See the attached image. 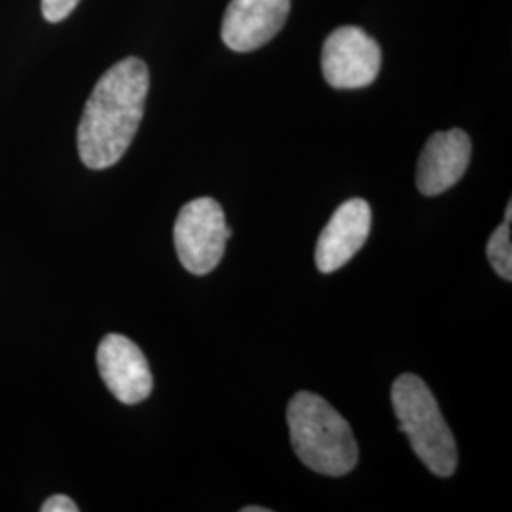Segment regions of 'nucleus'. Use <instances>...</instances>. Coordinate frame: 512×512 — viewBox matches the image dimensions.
<instances>
[{
  "mask_svg": "<svg viewBox=\"0 0 512 512\" xmlns=\"http://www.w3.org/2000/svg\"><path fill=\"white\" fill-rule=\"evenodd\" d=\"M80 0H42V16L50 23H59L73 14Z\"/></svg>",
  "mask_w": 512,
  "mask_h": 512,
  "instance_id": "9b49d317",
  "label": "nucleus"
},
{
  "mask_svg": "<svg viewBox=\"0 0 512 512\" xmlns=\"http://www.w3.org/2000/svg\"><path fill=\"white\" fill-rule=\"evenodd\" d=\"M175 249L184 270L205 275L219 266L232 228L224 211L213 198H198L186 203L175 222Z\"/></svg>",
  "mask_w": 512,
  "mask_h": 512,
  "instance_id": "20e7f679",
  "label": "nucleus"
},
{
  "mask_svg": "<svg viewBox=\"0 0 512 512\" xmlns=\"http://www.w3.org/2000/svg\"><path fill=\"white\" fill-rule=\"evenodd\" d=\"M42 512H78V505L74 503L71 497H67V495H52L50 499H46L44 501V505H42Z\"/></svg>",
  "mask_w": 512,
  "mask_h": 512,
  "instance_id": "f8f14e48",
  "label": "nucleus"
},
{
  "mask_svg": "<svg viewBox=\"0 0 512 512\" xmlns=\"http://www.w3.org/2000/svg\"><path fill=\"white\" fill-rule=\"evenodd\" d=\"M372 226L370 205L361 198L342 203L323 228L315 247V264L321 274L344 268L365 245Z\"/></svg>",
  "mask_w": 512,
  "mask_h": 512,
  "instance_id": "6e6552de",
  "label": "nucleus"
},
{
  "mask_svg": "<svg viewBox=\"0 0 512 512\" xmlns=\"http://www.w3.org/2000/svg\"><path fill=\"white\" fill-rule=\"evenodd\" d=\"M391 403L401 431L421 463L440 478L454 475L458 469L456 439L442 418L435 395L420 376H399L391 389Z\"/></svg>",
  "mask_w": 512,
  "mask_h": 512,
  "instance_id": "7ed1b4c3",
  "label": "nucleus"
},
{
  "mask_svg": "<svg viewBox=\"0 0 512 512\" xmlns=\"http://www.w3.org/2000/svg\"><path fill=\"white\" fill-rule=\"evenodd\" d=\"M241 512H268V509H264V507H243Z\"/></svg>",
  "mask_w": 512,
  "mask_h": 512,
  "instance_id": "4468645a",
  "label": "nucleus"
},
{
  "mask_svg": "<svg viewBox=\"0 0 512 512\" xmlns=\"http://www.w3.org/2000/svg\"><path fill=\"white\" fill-rule=\"evenodd\" d=\"M291 0H230L222 19V40L234 52H253L283 29Z\"/></svg>",
  "mask_w": 512,
  "mask_h": 512,
  "instance_id": "0eeeda50",
  "label": "nucleus"
},
{
  "mask_svg": "<svg viewBox=\"0 0 512 512\" xmlns=\"http://www.w3.org/2000/svg\"><path fill=\"white\" fill-rule=\"evenodd\" d=\"M505 222H512V202L507 203V211H505Z\"/></svg>",
  "mask_w": 512,
  "mask_h": 512,
  "instance_id": "ddd939ff",
  "label": "nucleus"
},
{
  "mask_svg": "<svg viewBox=\"0 0 512 512\" xmlns=\"http://www.w3.org/2000/svg\"><path fill=\"white\" fill-rule=\"evenodd\" d=\"M382 67L378 42L359 27H338L330 33L321 54V69L336 90L370 86Z\"/></svg>",
  "mask_w": 512,
  "mask_h": 512,
  "instance_id": "39448f33",
  "label": "nucleus"
},
{
  "mask_svg": "<svg viewBox=\"0 0 512 512\" xmlns=\"http://www.w3.org/2000/svg\"><path fill=\"white\" fill-rule=\"evenodd\" d=\"M291 444L298 459L319 475L344 476L357 467L359 448L348 421L323 397L300 391L289 408Z\"/></svg>",
  "mask_w": 512,
  "mask_h": 512,
  "instance_id": "f03ea898",
  "label": "nucleus"
},
{
  "mask_svg": "<svg viewBox=\"0 0 512 512\" xmlns=\"http://www.w3.org/2000/svg\"><path fill=\"white\" fill-rule=\"evenodd\" d=\"M486 255L495 272L505 281H512V243L509 222H503L492 234V238L488 239Z\"/></svg>",
  "mask_w": 512,
  "mask_h": 512,
  "instance_id": "9d476101",
  "label": "nucleus"
},
{
  "mask_svg": "<svg viewBox=\"0 0 512 512\" xmlns=\"http://www.w3.org/2000/svg\"><path fill=\"white\" fill-rule=\"evenodd\" d=\"M473 145L463 129L433 133L421 150L416 184L423 196H439L465 175Z\"/></svg>",
  "mask_w": 512,
  "mask_h": 512,
  "instance_id": "1a4fd4ad",
  "label": "nucleus"
},
{
  "mask_svg": "<svg viewBox=\"0 0 512 512\" xmlns=\"http://www.w3.org/2000/svg\"><path fill=\"white\" fill-rule=\"evenodd\" d=\"M97 368L110 393L124 404L143 403L154 380L141 348L122 334H107L97 348Z\"/></svg>",
  "mask_w": 512,
  "mask_h": 512,
  "instance_id": "423d86ee",
  "label": "nucleus"
},
{
  "mask_svg": "<svg viewBox=\"0 0 512 512\" xmlns=\"http://www.w3.org/2000/svg\"><path fill=\"white\" fill-rule=\"evenodd\" d=\"M148 86V67L139 57L118 61L99 78L76 135L82 164L101 171L122 160L141 126Z\"/></svg>",
  "mask_w": 512,
  "mask_h": 512,
  "instance_id": "f257e3e1",
  "label": "nucleus"
}]
</instances>
